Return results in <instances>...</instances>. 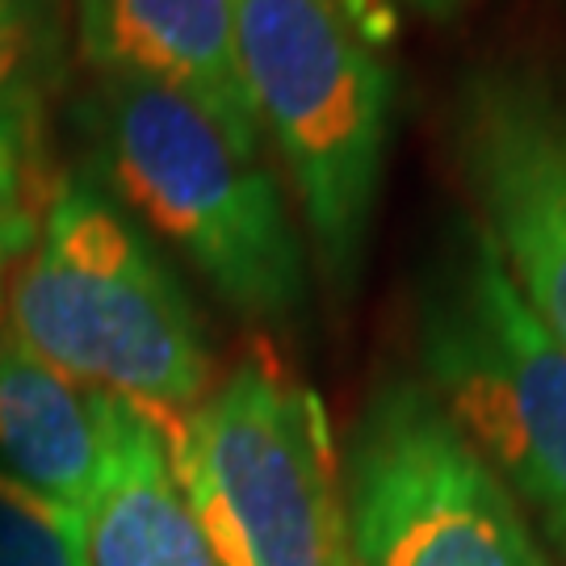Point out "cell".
I'll return each instance as SVG.
<instances>
[{
	"label": "cell",
	"mask_w": 566,
	"mask_h": 566,
	"mask_svg": "<svg viewBox=\"0 0 566 566\" xmlns=\"http://www.w3.org/2000/svg\"><path fill=\"white\" fill-rule=\"evenodd\" d=\"M93 181L181 256L248 324L294 327L311 303V248L261 139L214 109L135 76H97Z\"/></svg>",
	"instance_id": "6da1fadb"
},
{
	"label": "cell",
	"mask_w": 566,
	"mask_h": 566,
	"mask_svg": "<svg viewBox=\"0 0 566 566\" xmlns=\"http://www.w3.org/2000/svg\"><path fill=\"white\" fill-rule=\"evenodd\" d=\"M109 403L0 332V474L84 512L105 462Z\"/></svg>",
	"instance_id": "30bf717a"
},
{
	"label": "cell",
	"mask_w": 566,
	"mask_h": 566,
	"mask_svg": "<svg viewBox=\"0 0 566 566\" xmlns=\"http://www.w3.org/2000/svg\"><path fill=\"white\" fill-rule=\"evenodd\" d=\"M420 13H428V18H449V13H458L465 0H411Z\"/></svg>",
	"instance_id": "5bb4252c"
},
{
	"label": "cell",
	"mask_w": 566,
	"mask_h": 566,
	"mask_svg": "<svg viewBox=\"0 0 566 566\" xmlns=\"http://www.w3.org/2000/svg\"><path fill=\"white\" fill-rule=\"evenodd\" d=\"M0 566H88L84 512L0 474Z\"/></svg>",
	"instance_id": "7c38bea8"
},
{
	"label": "cell",
	"mask_w": 566,
	"mask_h": 566,
	"mask_svg": "<svg viewBox=\"0 0 566 566\" xmlns=\"http://www.w3.org/2000/svg\"><path fill=\"white\" fill-rule=\"evenodd\" d=\"M240 72L311 269L353 298L395 118L378 0H240Z\"/></svg>",
	"instance_id": "3957f363"
},
{
	"label": "cell",
	"mask_w": 566,
	"mask_h": 566,
	"mask_svg": "<svg viewBox=\"0 0 566 566\" xmlns=\"http://www.w3.org/2000/svg\"><path fill=\"white\" fill-rule=\"evenodd\" d=\"M51 13L0 0V202L42 210L46 177V97H51Z\"/></svg>",
	"instance_id": "8fae6325"
},
{
	"label": "cell",
	"mask_w": 566,
	"mask_h": 566,
	"mask_svg": "<svg viewBox=\"0 0 566 566\" xmlns=\"http://www.w3.org/2000/svg\"><path fill=\"white\" fill-rule=\"evenodd\" d=\"M340 474L353 566H549L521 500L416 374L365 395Z\"/></svg>",
	"instance_id": "8992f818"
},
{
	"label": "cell",
	"mask_w": 566,
	"mask_h": 566,
	"mask_svg": "<svg viewBox=\"0 0 566 566\" xmlns=\"http://www.w3.org/2000/svg\"><path fill=\"white\" fill-rule=\"evenodd\" d=\"M84 554L88 566H219L168 432L122 399L109 403L105 462L84 504Z\"/></svg>",
	"instance_id": "9c48e42d"
},
{
	"label": "cell",
	"mask_w": 566,
	"mask_h": 566,
	"mask_svg": "<svg viewBox=\"0 0 566 566\" xmlns=\"http://www.w3.org/2000/svg\"><path fill=\"white\" fill-rule=\"evenodd\" d=\"M416 378L566 549V348L528 311L474 214L446 227L416 290Z\"/></svg>",
	"instance_id": "277c9868"
},
{
	"label": "cell",
	"mask_w": 566,
	"mask_h": 566,
	"mask_svg": "<svg viewBox=\"0 0 566 566\" xmlns=\"http://www.w3.org/2000/svg\"><path fill=\"white\" fill-rule=\"evenodd\" d=\"M449 147L474 223L566 348V84L521 55L465 67L449 102Z\"/></svg>",
	"instance_id": "52a82bcc"
},
{
	"label": "cell",
	"mask_w": 566,
	"mask_h": 566,
	"mask_svg": "<svg viewBox=\"0 0 566 566\" xmlns=\"http://www.w3.org/2000/svg\"><path fill=\"white\" fill-rule=\"evenodd\" d=\"M42 210L30 206L0 202V332H4V303H9V282H13V269L25 256V248L39 235Z\"/></svg>",
	"instance_id": "4fadbf2b"
},
{
	"label": "cell",
	"mask_w": 566,
	"mask_h": 566,
	"mask_svg": "<svg viewBox=\"0 0 566 566\" xmlns=\"http://www.w3.org/2000/svg\"><path fill=\"white\" fill-rule=\"evenodd\" d=\"M4 332L72 382L185 424L214 390V348L181 273L93 177H60L13 269Z\"/></svg>",
	"instance_id": "7a4b0ae2"
},
{
	"label": "cell",
	"mask_w": 566,
	"mask_h": 566,
	"mask_svg": "<svg viewBox=\"0 0 566 566\" xmlns=\"http://www.w3.org/2000/svg\"><path fill=\"white\" fill-rule=\"evenodd\" d=\"M25 4H34V9H46V13L55 9V0H25Z\"/></svg>",
	"instance_id": "9a60e30c"
},
{
	"label": "cell",
	"mask_w": 566,
	"mask_h": 566,
	"mask_svg": "<svg viewBox=\"0 0 566 566\" xmlns=\"http://www.w3.org/2000/svg\"><path fill=\"white\" fill-rule=\"evenodd\" d=\"M76 46L97 76L177 88L261 139L240 72V0H76Z\"/></svg>",
	"instance_id": "ba28073f"
},
{
	"label": "cell",
	"mask_w": 566,
	"mask_h": 566,
	"mask_svg": "<svg viewBox=\"0 0 566 566\" xmlns=\"http://www.w3.org/2000/svg\"><path fill=\"white\" fill-rule=\"evenodd\" d=\"M164 432L219 566H353L340 449L306 382L248 357Z\"/></svg>",
	"instance_id": "5b68a950"
}]
</instances>
